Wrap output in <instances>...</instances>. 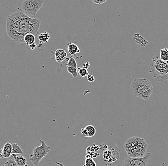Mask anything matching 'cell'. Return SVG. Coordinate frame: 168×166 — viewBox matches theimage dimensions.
<instances>
[{"mask_svg": "<svg viewBox=\"0 0 168 166\" xmlns=\"http://www.w3.org/2000/svg\"><path fill=\"white\" fill-rule=\"evenodd\" d=\"M12 154V143H6L3 148V158H9Z\"/></svg>", "mask_w": 168, "mask_h": 166, "instance_id": "30bf717a", "label": "cell"}, {"mask_svg": "<svg viewBox=\"0 0 168 166\" xmlns=\"http://www.w3.org/2000/svg\"><path fill=\"white\" fill-rule=\"evenodd\" d=\"M50 35L46 32H43L40 34L38 36V39L39 40L40 43H43L48 42L50 38Z\"/></svg>", "mask_w": 168, "mask_h": 166, "instance_id": "4fadbf2b", "label": "cell"}, {"mask_svg": "<svg viewBox=\"0 0 168 166\" xmlns=\"http://www.w3.org/2000/svg\"><path fill=\"white\" fill-rule=\"evenodd\" d=\"M68 50L69 52V54L71 55L76 54L80 52V50L78 47L73 43H70L68 44Z\"/></svg>", "mask_w": 168, "mask_h": 166, "instance_id": "7c38bea8", "label": "cell"}, {"mask_svg": "<svg viewBox=\"0 0 168 166\" xmlns=\"http://www.w3.org/2000/svg\"><path fill=\"white\" fill-rule=\"evenodd\" d=\"M35 36L31 33L26 34L24 37V41L26 45L29 46L32 44L34 43H35Z\"/></svg>", "mask_w": 168, "mask_h": 166, "instance_id": "8fae6325", "label": "cell"}, {"mask_svg": "<svg viewBox=\"0 0 168 166\" xmlns=\"http://www.w3.org/2000/svg\"><path fill=\"white\" fill-rule=\"evenodd\" d=\"M56 163L57 164V165H59V166H63V165L62 164L60 163H59V162H56Z\"/></svg>", "mask_w": 168, "mask_h": 166, "instance_id": "4316f807", "label": "cell"}, {"mask_svg": "<svg viewBox=\"0 0 168 166\" xmlns=\"http://www.w3.org/2000/svg\"><path fill=\"white\" fill-rule=\"evenodd\" d=\"M41 25V21L31 18L22 11L14 13L7 18L6 29L7 33L14 40L25 43L26 34L31 33L37 35Z\"/></svg>", "mask_w": 168, "mask_h": 166, "instance_id": "6da1fadb", "label": "cell"}, {"mask_svg": "<svg viewBox=\"0 0 168 166\" xmlns=\"http://www.w3.org/2000/svg\"><path fill=\"white\" fill-rule=\"evenodd\" d=\"M12 154H23V151L21 147L15 143H12Z\"/></svg>", "mask_w": 168, "mask_h": 166, "instance_id": "2e32d148", "label": "cell"}, {"mask_svg": "<svg viewBox=\"0 0 168 166\" xmlns=\"http://www.w3.org/2000/svg\"><path fill=\"white\" fill-rule=\"evenodd\" d=\"M77 72L79 75L83 77L87 76L89 75L87 69L83 67H77Z\"/></svg>", "mask_w": 168, "mask_h": 166, "instance_id": "d6986e66", "label": "cell"}, {"mask_svg": "<svg viewBox=\"0 0 168 166\" xmlns=\"http://www.w3.org/2000/svg\"><path fill=\"white\" fill-rule=\"evenodd\" d=\"M3 149L0 147V158H3Z\"/></svg>", "mask_w": 168, "mask_h": 166, "instance_id": "484cf974", "label": "cell"}, {"mask_svg": "<svg viewBox=\"0 0 168 166\" xmlns=\"http://www.w3.org/2000/svg\"><path fill=\"white\" fill-rule=\"evenodd\" d=\"M84 166H96V164L92 158L85 157V165Z\"/></svg>", "mask_w": 168, "mask_h": 166, "instance_id": "ac0fdd59", "label": "cell"}, {"mask_svg": "<svg viewBox=\"0 0 168 166\" xmlns=\"http://www.w3.org/2000/svg\"><path fill=\"white\" fill-rule=\"evenodd\" d=\"M149 72L152 77L158 82H168V61H164L160 58L159 54L155 55L149 63Z\"/></svg>", "mask_w": 168, "mask_h": 166, "instance_id": "3957f363", "label": "cell"}, {"mask_svg": "<svg viewBox=\"0 0 168 166\" xmlns=\"http://www.w3.org/2000/svg\"><path fill=\"white\" fill-rule=\"evenodd\" d=\"M87 80L90 82H94L95 81V78L94 77L93 75H88L87 76Z\"/></svg>", "mask_w": 168, "mask_h": 166, "instance_id": "603a6c76", "label": "cell"}, {"mask_svg": "<svg viewBox=\"0 0 168 166\" xmlns=\"http://www.w3.org/2000/svg\"><path fill=\"white\" fill-rule=\"evenodd\" d=\"M151 157L150 153H147L143 158L128 157L120 163V166H151Z\"/></svg>", "mask_w": 168, "mask_h": 166, "instance_id": "52a82bcc", "label": "cell"}, {"mask_svg": "<svg viewBox=\"0 0 168 166\" xmlns=\"http://www.w3.org/2000/svg\"><path fill=\"white\" fill-rule=\"evenodd\" d=\"M16 165H17V164L14 160L10 158L6 162L4 166H14Z\"/></svg>", "mask_w": 168, "mask_h": 166, "instance_id": "44dd1931", "label": "cell"}, {"mask_svg": "<svg viewBox=\"0 0 168 166\" xmlns=\"http://www.w3.org/2000/svg\"><path fill=\"white\" fill-rule=\"evenodd\" d=\"M14 160L17 163V165L19 166H23L26 164L27 162L26 158L22 155L17 156Z\"/></svg>", "mask_w": 168, "mask_h": 166, "instance_id": "5bb4252c", "label": "cell"}, {"mask_svg": "<svg viewBox=\"0 0 168 166\" xmlns=\"http://www.w3.org/2000/svg\"><path fill=\"white\" fill-rule=\"evenodd\" d=\"M18 166V165H15V166Z\"/></svg>", "mask_w": 168, "mask_h": 166, "instance_id": "f1b7e54d", "label": "cell"}, {"mask_svg": "<svg viewBox=\"0 0 168 166\" xmlns=\"http://www.w3.org/2000/svg\"><path fill=\"white\" fill-rule=\"evenodd\" d=\"M107 0H92L93 3L95 4H101L105 3Z\"/></svg>", "mask_w": 168, "mask_h": 166, "instance_id": "7402d4cb", "label": "cell"}, {"mask_svg": "<svg viewBox=\"0 0 168 166\" xmlns=\"http://www.w3.org/2000/svg\"><path fill=\"white\" fill-rule=\"evenodd\" d=\"M23 166H29L28 165H27V164H25V165H24Z\"/></svg>", "mask_w": 168, "mask_h": 166, "instance_id": "83f0119b", "label": "cell"}, {"mask_svg": "<svg viewBox=\"0 0 168 166\" xmlns=\"http://www.w3.org/2000/svg\"><path fill=\"white\" fill-rule=\"evenodd\" d=\"M90 63H89V62H88V61H87V63H84V64H83V68H85V69H88V67H90Z\"/></svg>", "mask_w": 168, "mask_h": 166, "instance_id": "d4e9b609", "label": "cell"}, {"mask_svg": "<svg viewBox=\"0 0 168 166\" xmlns=\"http://www.w3.org/2000/svg\"><path fill=\"white\" fill-rule=\"evenodd\" d=\"M40 146H37L33 149V153L30 156L29 160L35 166H38L42 159L50 151V147L46 144L45 141L39 139Z\"/></svg>", "mask_w": 168, "mask_h": 166, "instance_id": "5b68a950", "label": "cell"}, {"mask_svg": "<svg viewBox=\"0 0 168 166\" xmlns=\"http://www.w3.org/2000/svg\"><path fill=\"white\" fill-rule=\"evenodd\" d=\"M55 58L56 61L58 63H61L63 61L65 60L67 58V54L65 50L62 49L57 50L55 52Z\"/></svg>", "mask_w": 168, "mask_h": 166, "instance_id": "9c48e42d", "label": "cell"}, {"mask_svg": "<svg viewBox=\"0 0 168 166\" xmlns=\"http://www.w3.org/2000/svg\"><path fill=\"white\" fill-rule=\"evenodd\" d=\"M43 0H24L22 4L23 12L28 16H35L43 6Z\"/></svg>", "mask_w": 168, "mask_h": 166, "instance_id": "8992f818", "label": "cell"}, {"mask_svg": "<svg viewBox=\"0 0 168 166\" xmlns=\"http://www.w3.org/2000/svg\"><path fill=\"white\" fill-rule=\"evenodd\" d=\"M130 89L136 97L145 100H149L153 90L151 83L145 78L134 79L130 84Z\"/></svg>", "mask_w": 168, "mask_h": 166, "instance_id": "277c9868", "label": "cell"}, {"mask_svg": "<svg viewBox=\"0 0 168 166\" xmlns=\"http://www.w3.org/2000/svg\"><path fill=\"white\" fill-rule=\"evenodd\" d=\"M67 67H71L77 68V65L76 60L73 57H70L68 61V63L66 65Z\"/></svg>", "mask_w": 168, "mask_h": 166, "instance_id": "ffe728a7", "label": "cell"}, {"mask_svg": "<svg viewBox=\"0 0 168 166\" xmlns=\"http://www.w3.org/2000/svg\"><path fill=\"white\" fill-rule=\"evenodd\" d=\"M124 148L129 157L143 158L147 154L148 144L143 138L133 136L126 141L124 144Z\"/></svg>", "mask_w": 168, "mask_h": 166, "instance_id": "7a4b0ae2", "label": "cell"}, {"mask_svg": "<svg viewBox=\"0 0 168 166\" xmlns=\"http://www.w3.org/2000/svg\"><path fill=\"white\" fill-rule=\"evenodd\" d=\"M81 134L85 137H92L96 133V128L92 125H87L85 128H82Z\"/></svg>", "mask_w": 168, "mask_h": 166, "instance_id": "ba28073f", "label": "cell"}, {"mask_svg": "<svg viewBox=\"0 0 168 166\" xmlns=\"http://www.w3.org/2000/svg\"><path fill=\"white\" fill-rule=\"evenodd\" d=\"M67 71L69 74L72 75L74 78L77 77L78 76V72H77V68L71 67H67Z\"/></svg>", "mask_w": 168, "mask_h": 166, "instance_id": "e0dca14e", "label": "cell"}, {"mask_svg": "<svg viewBox=\"0 0 168 166\" xmlns=\"http://www.w3.org/2000/svg\"><path fill=\"white\" fill-rule=\"evenodd\" d=\"M159 56L161 60L164 61H168V49L164 48L160 50Z\"/></svg>", "mask_w": 168, "mask_h": 166, "instance_id": "9a60e30c", "label": "cell"}, {"mask_svg": "<svg viewBox=\"0 0 168 166\" xmlns=\"http://www.w3.org/2000/svg\"><path fill=\"white\" fill-rule=\"evenodd\" d=\"M29 47H30V49L32 50H34L35 49V48L37 47L36 44L35 43L32 44L31 45H29Z\"/></svg>", "mask_w": 168, "mask_h": 166, "instance_id": "cb8c5ba5", "label": "cell"}]
</instances>
